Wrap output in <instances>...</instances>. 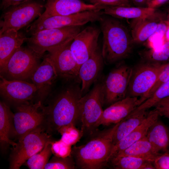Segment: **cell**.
Segmentation results:
<instances>
[{"label":"cell","mask_w":169,"mask_h":169,"mask_svg":"<svg viewBox=\"0 0 169 169\" xmlns=\"http://www.w3.org/2000/svg\"><path fill=\"white\" fill-rule=\"evenodd\" d=\"M65 84L52 92L42 104L43 127L51 135L63 126L79 121L80 100L83 96L79 83L65 82Z\"/></svg>","instance_id":"obj_1"},{"label":"cell","mask_w":169,"mask_h":169,"mask_svg":"<svg viewBox=\"0 0 169 169\" xmlns=\"http://www.w3.org/2000/svg\"><path fill=\"white\" fill-rule=\"evenodd\" d=\"M99 22L103 35L101 51L104 63L111 64L127 58L134 43L127 27L118 18L104 13Z\"/></svg>","instance_id":"obj_2"},{"label":"cell","mask_w":169,"mask_h":169,"mask_svg":"<svg viewBox=\"0 0 169 169\" xmlns=\"http://www.w3.org/2000/svg\"><path fill=\"white\" fill-rule=\"evenodd\" d=\"M118 123L102 131L97 130L86 143L71 149L76 167L81 169H101L108 166L113 146V137Z\"/></svg>","instance_id":"obj_3"},{"label":"cell","mask_w":169,"mask_h":169,"mask_svg":"<svg viewBox=\"0 0 169 169\" xmlns=\"http://www.w3.org/2000/svg\"><path fill=\"white\" fill-rule=\"evenodd\" d=\"M81 25L71 26L40 31L27 38L28 47L39 58L46 51L62 46L73 40L81 31Z\"/></svg>","instance_id":"obj_4"},{"label":"cell","mask_w":169,"mask_h":169,"mask_svg":"<svg viewBox=\"0 0 169 169\" xmlns=\"http://www.w3.org/2000/svg\"><path fill=\"white\" fill-rule=\"evenodd\" d=\"M43 126L25 134L11 149L9 158V169H19L30 157L39 152L48 141H54Z\"/></svg>","instance_id":"obj_5"},{"label":"cell","mask_w":169,"mask_h":169,"mask_svg":"<svg viewBox=\"0 0 169 169\" xmlns=\"http://www.w3.org/2000/svg\"><path fill=\"white\" fill-rule=\"evenodd\" d=\"M104 105L102 82H99L80 100L79 121L84 135L91 136L98 130L95 126L103 111Z\"/></svg>","instance_id":"obj_6"},{"label":"cell","mask_w":169,"mask_h":169,"mask_svg":"<svg viewBox=\"0 0 169 169\" xmlns=\"http://www.w3.org/2000/svg\"><path fill=\"white\" fill-rule=\"evenodd\" d=\"M39 59L29 48L21 46L0 69V75L8 80L29 81L40 64Z\"/></svg>","instance_id":"obj_7"},{"label":"cell","mask_w":169,"mask_h":169,"mask_svg":"<svg viewBox=\"0 0 169 169\" xmlns=\"http://www.w3.org/2000/svg\"><path fill=\"white\" fill-rule=\"evenodd\" d=\"M166 64L144 61L133 69L127 97H140L143 102Z\"/></svg>","instance_id":"obj_8"},{"label":"cell","mask_w":169,"mask_h":169,"mask_svg":"<svg viewBox=\"0 0 169 169\" xmlns=\"http://www.w3.org/2000/svg\"><path fill=\"white\" fill-rule=\"evenodd\" d=\"M44 7L41 3L33 0L9 7L2 16L0 33L10 30L18 31L39 17Z\"/></svg>","instance_id":"obj_9"},{"label":"cell","mask_w":169,"mask_h":169,"mask_svg":"<svg viewBox=\"0 0 169 169\" xmlns=\"http://www.w3.org/2000/svg\"><path fill=\"white\" fill-rule=\"evenodd\" d=\"M104 14L102 10L84 11L66 16L38 17L29 26L27 32L33 35L45 29L81 25L89 22L99 21Z\"/></svg>","instance_id":"obj_10"},{"label":"cell","mask_w":169,"mask_h":169,"mask_svg":"<svg viewBox=\"0 0 169 169\" xmlns=\"http://www.w3.org/2000/svg\"><path fill=\"white\" fill-rule=\"evenodd\" d=\"M42 105L41 102L39 101L26 103L14 106L12 136L14 141L36 128L43 126Z\"/></svg>","instance_id":"obj_11"},{"label":"cell","mask_w":169,"mask_h":169,"mask_svg":"<svg viewBox=\"0 0 169 169\" xmlns=\"http://www.w3.org/2000/svg\"><path fill=\"white\" fill-rule=\"evenodd\" d=\"M133 69L119 63L102 82L104 104L110 105L127 97Z\"/></svg>","instance_id":"obj_12"},{"label":"cell","mask_w":169,"mask_h":169,"mask_svg":"<svg viewBox=\"0 0 169 169\" xmlns=\"http://www.w3.org/2000/svg\"><path fill=\"white\" fill-rule=\"evenodd\" d=\"M73 40L49 51L46 56L53 64L59 78L64 82L80 83L79 66L70 49Z\"/></svg>","instance_id":"obj_13"},{"label":"cell","mask_w":169,"mask_h":169,"mask_svg":"<svg viewBox=\"0 0 169 169\" xmlns=\"http://www.w3.org/2000/svg\"><path fill=\"white\" fill-rule=\"evenodd\" d=\"M0 94L4 101L14 107L28 102H35L37 89L32 82L8 80L0 75Z\"/></svg>","instance_id":"obj_14"},{"label":"cell","mask_w":169,"mask_h":169,"mask_svg":"<svg viewBox=\"0 0 169 169\" xmlns=\"http://www.w3.org/2000/svg\"><path fill=\"white\" fill-rule=\"evenodd\" d=\"M58 78L54 66L45 56L30 79L37 90L35 102L40 101L42 104L45 101L53 91Z\"/></svg>","instance_id":"obj_15"},{"label":"cell","mask_w":169,"mask_h":169,"mask_svg":"<svg viewBox=\"0 0 169 169\" xmlns=\"http://www.w3.org/2000/svg\"><path fill=\"white\" fill-rule=\"evenodd\" d=\"M101 32L100 29L96 26H88L81 30L72 40L70 49L79 67L98 47Z\"/></svg>","instance_id":"obj_16"},{"label":"cell","mask_w":169,"mask_h":169,"mask_svg":"<svg viewBox=\"0 0 169 169\" xmlns=\"http://www.w3.org/2000/svg\"><path fill=\"white\" fill-rule=\"evenodd\" d=\"M143 103L140 98L127 96L110 105L103 110L95 127L109 126L120 122Z\"/></svg>","instance_id":"obj_17"},{"label":"cell","mask_w":169,"mask_h":169,"mask_svg":"<svg viewBox=\"0 0 169 169\" xmlns=\"http://www.w3.org/2000/svg\"><path fill=\"white\" fill-rule=\"evenodd\" d=\"M108 7L87 3L81 0H46L45 10L39 17L68 15L86 11L104 10Z\"/></svg>","instance_id":"obj_18"},{"label":"cell","mask_w":169,"mask_h":169,"mask_svg":"<svg viewBox=\"0 0 169 169\" xmlns=\"http://www.w3.org/2000/svg\"><path fill=\"white\" fill-rule=\"evenodd\" d=\"M104 63L99 46L91 56L79 67V77L83 95L87 92L91 85L97 80Z\"/></svg>","instance_id":"obj_19"},{"label":"cell","mask_w":169,"mask_h":169,"mask_svg":"<svg viewBox=\"0 0 169 169\" xmlns=\"http://www.w3.org/2000/svg\"><path fill=\"white\" fill-rule=\"evenodd\" d=\"M159 116L158 111L155 109L149 112L146 118L139 125L113 146L109 161L118 153L146 136L149 128Z\"/></svg>","instance_id":"obj_20"},{"label":"cell","mask_w":169,"mask_h":169,"mask_svg":"<svg viewBox=\"0 0 169 169\" xmlns=\"http://www.w3.org/2000/svg\"><path fill=\"white\" fill-rule=\"evenodd\" d=\"M163 16L156 11L146 17L133 20L131 24V33L134 43H141L148 40L154 33Z\"/></svg>","instance_id":"obj_21"},{"label":"cell","mask_w":169,"mask_h":169,"mask_svg":"<svg viewBox=\"0 0 169 169\" xmlns=\"http://www.w3.org/2000/svg\"><path fill=\"white\" fill-rule=\"evenodd\" d=\"M13 116L9 105L5 101H0V146L3 153L6 152L10 146L14 147L17 143L12 139Z\"/></svg>","instance_id":"obj_22"},{"label":"cell","mask_w":169,"mask_h":169,"mask_svg":"<svg viewBox=\"0 0 169 169\" xmlns=\"http://www.w3.org/2000/svg\"><path fill=\"white\" fill-rule=\"evenodd\" d=\"M27 38L22 33L14 30L0 33V69Z\"/></svg>","instance_id":"obj_23"},{"label":"cell","mask_w":169,"mask_h":169,"mask_svg":"<svg viewBox=\"0 0 169 169\" xmlns=\"http://www.w3.org/2000/svg\"><path fill=\"white\" fill-rule=\"evenodd\" d=\"M146 136L157 153L169 151V129L158 119L150 127Z\"/></svg>","instance_id":"obj_24"},{"label":"cell","mask_w":169,"mask_h":169,"mask_svg":"<svg viewBox=\"0 0 169 169\" xmlns=\"http://www.w3.org/2000/svg\"><path fill=\"white\" fill-rule=\"evenodd\" d=\"M156 8L148 7L109 6L104 10V14L118 18L136 20L144 18L154 14Z\"/></svg>","instance_id":"obj_25"},{"label":"cell","mask_w":169,"mask_h":169,"mask_svg":"<svg viewBox=\"0 0 169 169\" xmlns=\"http://www.w3.org/2000/svg\"><path fill=\"white\" fill-rule=\"evenodd\" d=\"M160 154L155 151L146 136L111 158L128 156L141 158L153 162Z\"/></svg>","instance_id":"obj_26"},{"label":"cell","mask_w":169,"mask_h":169,"mask_svg":"<svg viewBox=\"0 0 169 169\" xmlns=\"http://www.w3.org/2000/svg\"><path fill=\"white\" fill-rule=\"evenodd\" d=\"M148 113L147 110L141 111L129 115L119 122L113 137V146L139 125Z\"/></svg>","instance_id":"obj_27"},{"label":"cell","mask_w":169,"mask_h":169,"mask_svg":"<svg viewBox=\"0 0 169 169\" xmlns=\"http://www.w3.org/2000/svg\"><path fill=\"white\" fill-rule=\"evenodd\" d=\"M109 164L115 169H155L153 162L128 156L113 157L110 159L108 165Z\"/></svg>","instance_id":"obj_28"},{"label":"cell","mask_w":169,"mask_h":169,"mask_svg":"<svg viewBox=\"0 0 169 169\" xmlns=\"http://www.w3.org/2000/svg\"><path fill=\"white\" fill-rule=\"evenodd\" d=\"M53 141H48L41 151L30 157L23 165L30 169H44L53 154L52 142Z\"/></svg>","instance_id":"obj_29"},{"label":"cell","mask_w":169,"mask_h":169,"mask_svg":"<svg viewBox=\"0 0 169 169\" xmlns=\"http://www.w3.org/2000/svg\"><path fill=\"white\" fill-rule=\"evenodd\" d=\"M169 96V80L162 84L152 95L138 106L129 115L139 112L146 111L155 105L160 100Z\"/></svg>","instance_id":"obj_30"},{"label":"cell","mask_w":169,"mask_h":169,"mask_svg":"<svg viewBox=\"0 0 169 169\" xmlns=\"http://www.w3.org/2000/svg\"><path fill=\"white\" fill-rule=\"evenodd\" d=\"M144 61L161 63L169 59V41H166L160 49H152L141 54Z\"/></svg>","instance_id":"obj_31"},{"label":"cell","mask_w":169,"mask_h":169,"mask_svg":"<svg viewBox=\"0 0 169 169\" xmlns=\"http://www.w3.org/2000/svg\"><path fill=\"white\" fill-rule=\"evenodd\" d=\"M58 132L61 136L60 140L71 146L76 143L84 136L81 130L77 129L75 125L72 123L63 126Z\"/></svg>","instance_id":"obj_32"},{"label":"cell","mask_w":169,"mask_h":169,"mask_svg":"<svg viewBox=\"0 0 169 169\" xmlns=\"http://www.w3.org/2000/svg\"><path fill=\"white\" fill-rule=\"evenodd\" d=\"M76 167L74 159L71 155L65 157L54 155L45 165L44 169H74Z\"/></svg>","instance_id":"obj_33"},{"label":"cell","mask_w":169,"mask_h":169,"mask_svg":"<svg viewBox=\"0 0 169 169\" xmlns=\"http://www.w3.org/2000/svg\"><path fill=\"white\" fill-rule=\"evenodd\" d=\"M71 146L69 145L60 139L52 142V151L54 155L65 157L71 155Z\"/></svg>","instance_id":"obj_34"},{"label":"cell","mask_w":169,"mask_h":169,"mask_svg":"<svg viewBox=\"0 0 169 169\" xmlns=\"http://www.w3.org/2000/svg\"><path fill=\"white\" fill-rule=\"evenodd\" d=\"M131 0H86L90 4L106 6H131Z\"/></svg>","instance_id":"obj_35"},{"label":"cell","mask_w":169,"mask_h":169,"mask_svg":"<svg viewBox=\"0 0 169 169\" xmlns=\"http://www.w3.org/2000/svg\"><path fill=\"white\" fill-rule=\"evenodd\" d=\"M169 80V62L166 65L159 75L158 79L150 90L148 98L150 97L155 91L162 84Z\"/></svg>","instance_id":"obj_36"},{"label":"cell","mask_w":169,"mask_h":169,"mask_svg":"<svg viewBox=\"0 0 169 169\" xmlns=\"http://www.w3.org/2000/svg\"><path fill=\"white\" fill-rule=\"evenodd\" d=\"M153 163L155 169H169V151L160 154Z\"/></svg>","instance_id":"obj_37"},{"label":"cell","mask_w":169,"mask_h":169,"mask_svg":"<svg viewBox=\"0 0 169 169\" xmlns=\"http://www.w3.org/2000/svg\"><path fill=\"white\" fill-rule=\"evenodd\" d=\"M154 107L159 112L169 111V96L160 100Z\"/></svg>","instance_id":"obj_38"},{"label":"cell","mask_w":169,"mask_h":169,"mask_svg":"<svg viewBox=\"0 0 169 169\" xmlns=\"http://www.w3.org/2000/svg\"><path fill=\"white\" fill-rule=\"evenodd\" d=\"M30 0H2L1 8L4 10L13 6L18 5Z\"/></svg>","instance_id":"obj_39"},{"label":"cell","mask_w":169,"mask_h":169,"mask_svg":"<svg viewBox=\"0 0 169 169\" xmlns=\"http://www.w3.org/2000/svg\"><path fill=\"white\" fill-rule=\"evenodd\" d=\"M168 0H150L147 7L155 8L166 2Z\"/></svg>","instance_id":"obj_40"},{"label":"cell","mask_w":169,"mask_h":169,"mask_svg":"<svg viewBox=\"0 0 169 169\" xmlns=\"http://www.w3.org/2000/svg\"><path fill=\"white\" fill-rule=\"evenodd\" d=\"M132 2L136 6L147 7L149 0H131Z\"/></svg>","instance_id":"obj_41"},{"label":"cell","mask_w":169,"mask_h":169,"mask_svg":"<svg viewBox=\"0 0 169 169\" xmlns=\"http://www.w3.org/2000/svg\"><path fill=\"white\" fill-rule=\"evenodd\" d=\"M160 115L167 118L169 120V111H162L159 112Z\"/></svg>","instance_id":"obj_42"},{"label":"cell","mask_w":169,"mask_h":169,"mask_svg":"<svg viewBox=\"0 0 169 169\" xmlns=\"http://www.w3.org/2000/svg\"><path fill=\"white\" fill-rule=\"evenodd\" d=\"M164 38L165 41H169V26L165 33Z\"/></svg>","instance_id":"obj_43"},{"label":"cell","mask_w":169,"mask_h":169,"mask_svg":"<svg viewBox=\"0 0 169 169\" xmlns=\"http://www.w3.org/2000/svg\"><path fill=\"white\" fill-rule=\"evenodd\" d=\"M168 21L169 22V9L168 11V15H167Z\"/></svg>","instance_id":"obj_44"},{"label":"cell","mask_w":169,"mask_h":169,"mask_svg":"<svg viewBox=\"0 0 169 169\" xmlns=\"http://www.w3.org/2000/svg\"><path fill=\"white\" fill-rule=\"evenodd\" d=\"M85 0L86 1V0Z\"/></svg>","instance_id":"obj_45"},{"label":"cell","mask_w":169,"mask_h":169,"mask_svg":"<svg viewBox=\"0 0 169 169\" xmlns=\"http://www.w3.org/2000/svg\"><path fill=\"white\" fill-rule=\"evenodd\" d=\"M149 1H150V0H149ZM148 3H149V2H148Z\"/></svg>","instance_id":"obj_46"}]
</instances>
